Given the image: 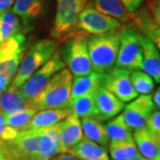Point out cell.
I'll list each match as a JSON object with an SVG mask.
<instances>
[{"label": "cell", "instance_id": "f546056e", "mask_svg": "<svg viewBox=\"0 0 160 160\" xmlns=\"http://www.w3.org/2000/svg\"><path fill=\"white\" fill-rule=\"evenodd\" d=\"M36 113L37 110L35 109H29L14 114L5 115L6 125L17 132L29 130L30 123Z\"/></svg>", "mask_w": 160, "mask_h": 160}, {"label": "cell", "instance_id": "7bdbcfd3", "mask_svg": "<svg viewBox=\"0 0 160 160\" xmlns=\"http://www.w3.org/2000/svg\"><path fill=\"white\" fill-rule=\"evenodd\" d=\"M152 160H160V151H159V153L157 155V156H156Z\"/></svg>", "mask_w": 160, "mask_h": 160}, {"label": "cell", "instance_id": "7402d4cb", "mask_svg": "<svg viewBox=\"0 0 160 160\" xmlns=\"http://www.w3.org/2000/svg\"><path fill=\"white\" fill-rule=\"evenodd\" d=\"M33 109L23 99L18 88L10 86L0 96V111L5 115H12L22 110Z\"/></svg>", "mask_w": 160, "mask_h": 160}, {"label": "cell", "instance_id": "9c48e42d", "mask_svg": "<svg viewBox=\"0 0 160 160\" xmlns=\"http://www.w3.org/2000/svg\"><path fill=\"white\" fill-rule=\"evenodd\" d=\"M25 43V36L18 32L0 46V74L12 80L24 56Z\"/></svg>", "mask_w": 160, "mask_h": 160}, {"label": "cell", "instance_id": "ab89813d", "mask_svg": "<svg viewBox=\"0 0 160 160\" xmlns=\"http://www.w3.org/2000/svg\"><path fill=\"white\" fill-rule=\"evenodd\" d=\"M149 6L150 11H160V0H149Z\"/></svg>", "mask_w": 160, "mask_h": 160}, {"label": "cell", "instance_id": "52a82bcc", "mask_svg": "<svg viewBox=\"0 0 160 160\" xmlns=\"http://www.w3.org/2000/svg\"><path fill=\"white\" fill-rule=\"evenodd\" d=\"M88 0H56V14L52 29L54 39H65L77 29L80 12Z\"/></svg>", "mask_w": 160, "mask_h": 160}, {"label": "cell", "instance_id": "7a4b0ae2", "mask_svg": "<svg viewBox=\"0 0 160 160\" xmlns=\"http://www.w3.org/2000/svg\"><path fill=\"white\" fill-rule=\"evenodd\" d=\"M73 75L67 68L61 69L52 78L47 86L30 106L37 111L48 109H67L69 102Z\"/></svg>", "mask_w": 160, "mask_h": 160}, {"label": "cell", "instance_id": "cb8c5ba5", "mask_svg": "<svg viewBox=\"0 0 160 160\" xmlns=\"http://www.w3.org/2000/svg\"><path fill=\"white\" fill-rule=\"evenodd\" d=\"M85 137L104 148L109 146V138L102 122L93 117L83 118L80 120Z\"/></svg>", "mask_w": 160, "mask_h": 160}, {"label": "cell", "instance_id": "8fae6325", "mask_svg": "<svg viewBox=\"0 0 160 160\" xmlns=\"http://www.w3.org/2000/svg\"><path fill=\"white\" fill-rule=\"evenodd\" d=\"M131 71L114 68L106 74H102L100 86L114 94L123 102H130L139 96L130 79Z\"/></svg>", "mask_w": 160, "mask_h": 160}, {"label": "cell", "instance_id": "d4e9b609", "mask_svg": "<svg viewBox=\"0 0 160 160\" xmlns=\"http://www.w3.org/2000/svg\"><path fill=\"white\" fill-rule=\"evenodd\" d=\"M92 6L98 12L114 18L121 23L132 21V16L120 0H92Z\"/></svg>", "mask_w": 160, "mask_h": 160}, {"label": "cell", "instance_id": "4fadbf2b", "mask_svg": "<svg viewBox=\"0 0 160 160\" xmlns=\"http://www.w3.org/2000/svg\"><path fill=\"white\" fill-rule=\"evenodd\" d=\"M58 125L59 154L68 153L69 149L84 138L81 122L79 118L71 113Z\"/></svg>", "mask_w": 160, "mask_h": 160}, {"label": "cell", "instance_id": "7c38bea8", "mask_svg": "<svg viewBox=\"0 0 160 160\" xmlns=\"http://www.w3.org/2000/svg\"><path fill=\"white\" fill-rule=\"evenodd\" d=\"M156 110L150 94L140 95L128 103L122 113L127 126L132 132L146 127L147 121Z\"/></svg>", "mask_w": 160, "mask_h": 160}, {"label": "cell", "instance_id": "60d3db41", "mask_svg": "<svg viewBox=\"0 0 160 160\" xmlns=\"http://www.w3.org/2000/svg\"><path fill=\"white\" fill-rule=\"evenodd\" d=\"M151 13V16L154 19L155 22L157 23L160 27V11H156V10H152L149 11Z\"/></svg>", "mask_w": 160, "mask_h": 160}, {"label": "cell", "instance_id": "44dd1931", "mask_svg": "<svg viewBox=\"0 0 160 160\" xmlns=\"http://www.w3.org/2000/svg\"><path fill=\"white\" fill-rule=\"evenodd\" d=\"M59 125L43 129L38 160H50L59 154Z\"/></svg>", "mask_w": 160, "mask_h": 160}, {"label": "cell", "instance_id": "5b68a950", "mask_svg": "<svg viewBox=\"0 0 160 160\" xmlns=\"http://www.w3.org/2000/svg\"><path fill=\"white\" fill-rule=\"evenodd\" d=\"M115 68L129 71L142 70V49L140 32L134 26L126 25L119 29V49Z\"/></svg>", "mask_w": 160, "mask_h": 160}, {"label": "cell", "instance_id": "d590c367", "mask_svg": "<svg viewBox=\"0 0 160 160\" xmlns=\"http://www.w3.org/2000/svg\"><path fill=\"white\" fill-rule=\"evenodd\" d=\"M0 160H13L6 144L0 145Z\"/></svg>", "mask_w": 160, "mask_h": 160}, {"label": "cell", "instance_id": "b9f144b4", "mask_svg": "<svg viewBox=\"0 0 160 160\" xmlns=\"http://www.w3.org/2000/svg\"><path fill=\"white\" fill-rule=\"evenodd\" d=\"M130 160H148V159H146L145 158H143L142 155H139V156H137L136 158H132V159H130Z\"/></svg>", "mask_w": 160, "mask_h": 160}, {"label": "cell", "instance_id": "3957f363", "mask_svg": "<svg viewBox=\"0 0 160 160\" xmlns=\"http://www.w3.org/2000/svg\"><path fill=\"white\" fill-rule=\"evenodd\" d=\"M83 31H74L67 37L62 52V59L74 77H83L92 71L87 48L88 37Z\"/></svg>", "mask_w": 160, "mask_h": 160}, {"label": "cell", "instance_id": "f35d334b", "mask_svg": "<svg viewBox=\"0 0 160 160\" xmlns=\"http://www.w3.org/2000/svg\"><path fill=\"white\" fill-rule=\"evenodd\" d=\"M152 100L155 104V107L160 109V86L158 87V89L155 92L154 95L152 96Z\"/></svg>", "mask_w": 160, "mask_h": 160}, {"label": "cell", "instance_id": "f1b7e54d", "mask_svg": "<svg viewBox=\"0 0 160 160\" xmlns=\"http://www.w3.org/2000/svg\"><path fill=\"white\" fill-rule=\"evenodd\" d=\"M19 17L9 9L0 15V46L5 43L12 36L19 32Z\"/></svg>", "mask_w": 160, "mask_h": 160}, {"label": "cell", "instance_id": "e575fe53", "mask_svg": "<svg viewBox=\"0 0 160 160\" xmlns=\"http://www.w3.org/2000/svg\"><path fill=\"white\" fill-rule=\"evenodd\" d=\"M12 80L5 75L0 74V96L7 90V88L10 86Z\"/></svg>", "mask_w": 160, "mask_h": 160}, {"label": "cell", "instance_id": "74e56055", "mask_svg": "<svg viewBox=\"0 0 160 160\" xmlns=\"http://www.w3.org/2000/svg\"><path fill=\"white\" fill-rule=\"evenodd\" d=\"M50 160H79L77 158L73 157L72 155L69 154V153H62V154H57L54 156Z\"/></svg>", "mask_w": 160, "mask_h": 160}, {"label": "cell", "instance_id": "83f0119b", "mask_svg": "<svg viewBox=\"0 0 160 160\" xmlns=\"http://www.w3.org/2000/svg\"><path fill=\"white\" fill-rule=\"evenodd\" d=\"M109 156L112 160H130L139 156L140 152L133 142H113L109 144Z\"/></svg>", "mask_w": 160, "mask_h": 160}, {"label": "cell", "instance_id": "9a60e30c", "mask_svg": "<svg viewBox=\"0 0 160 160\" xmlns=\"http://www.w3.org/2000/svg\"><path fill=\"white\" fill-rule=\"evenodd\" d=\"M134 27L144 37L149 38L160 53V27L155 22L150 12L147 8L140 9L132 15Z\"/></svg>", "mask_w": 160, "mask_h": 160}, {"label": "cell", "instance_id": "836d02e7", "mask_svg": "<svg viewBox=\"0 0 160 160\" xmlns=\"http://www.w3.org/2000/svg\"><path fill=\"white\" fill-rule=\"evenodd\" d=\"M130 15L136 13L142 6L144 0H120Z\"/></svg>", "mask_w": 160, "mask_h": 160}, {"label": "cell", "instance_id": "ba28073f", "mask_svg": "<svg viewBox=\"0 0 160 160\" xmlns=\"http://www.w3.org/2000/svg\"><path fill=\"white\" fill-rule=\"evenodd\" d=\"M121 28L120 22L98 12L91 5H87L80 12L77 24V29L94 36L119 30Z\"/></svg>", "mask_w": 160, "mask_h": 160}, {"label": "cell", "instance_id": "603a6c76", "mask_svg": "<svg viewBox=\"0 0 160 160\" xmlns=\"http://www.w3.org/2000/svg\"><path fill=\"white\" fill-rule=\"evenodd\" d=\"M96 90L88 92L81 97L77 98L73 101L69 102L67 109H70L72 114L76 115L78 118H87L93 117L95 118L98 114L97 106H96Z\"/></svg>", "mask_w": 160, "mask_h": 160}, {"label": "cell", "instance_id": "30bf717a", "mask_svg": "<svg viewBox=\"0 0 160 160\" xmlns=\"http://www.w3.org/2000/svg\"><path fill=\"white\" fill-rule=\"evenodd\" d=\"M43 129L19 132L16 137L6 143L13 160H38Z\"/></svg>", "mask_w": 160, "mask_h": 160}, {"label": "cell", "instance_id": "4dcf8cb0", "mask_svg": "<svg viewBox=\"0 0 160 160\" xmlns=\"http://www.w3.org/2000/svg\"><path fill=\"white\" fill-rule=\"evenodd\" d=\"M132 85L133 89L141 95L150 94L155 87V81L153 78L142 70L132 71L130 75Z\"/></svg>", "mask_w": 160, "mask_h": 160}, {"label": "cell", "instance_id": "ac0fdd59", "mask_svg": "<svg viewBox=\"0 0 160 160\" xmlns=\"http://www.w3.org/2000/svg\"><path fill=\"white\" fill-rule=\"evenodd\" d=\"M79 160H110L106 148L84 137L68 152Z\"/></svg>", "mask_w": 160, "mask_h": 160}, {"label": "cell", "instance_id": "e0dca14e", "mask_svg": "<svg viewBox=\"0 0 160 160\" xmlns=\"http://www.w3.org/2000/svg\"><path fill=\"white\" fill-rule=\"evenodd\" d=\"M132 138L140 154L146 159L152 160L160 151V138L146 127L133 132Z\"/></svg>", "mask_w": 160, "mask_h": 160}, {"label": "cell", "instance_id": "6da1fadb", "mask_svg": "<svg viewBox=\"0 0 160 160\" xmlns=\"http://www.w3.org/2000/svg\"><path fill=\"white\" fill-rule=\"evenodd\" d=\"M87 48L92 71L99 74L108 73L116 66L119 49V30L88 38Z\"/></svg>", "mask_w": 160, "mask_h": 160}, {"label": "cell", "instance_id": "4316f807", "mask_svg": "<svg viewBox=\"0 0 160 160\" xmlns=\"http://www.w3.org/2000/svg\"><path fill=\"white\" fill-rule=\"evenodd\" d=\"M104 127L109 141L133 142L132 131L127 126L122 114L116 116L110 121H109Z\"/></svg>", "mask_w": 160, "mask_h": 160}, {"label": "cell", "instance_id": "484cf974", "mask_svg": "<svg viewBox=\"0 0 160 160\" xmlns=\"http://www.w3.org/2000/svg\"><path fill=\"white\" fill-rule=\"evenodd\" d=\"M101 78L102 74L96 72H92L91 74L83 77H74L71 86L69 102L97 89L100 86Z\"/></svg>", "mask_w": 160, "mask_h": 160}, {"label": "cell", "instance_id": "d6986e66", "mask_svg": "<svg viewBox=\"0 0 160 160\" xmlns=\"http://www.w3.org/2000/svg\"><path fill=\"white\" fill-rule=\"evenodd\" d=\"M46 0H15L12 8L24 24L29 25L42 15L45 10Z\"/></svg>", "mask_w": 160, "mask_h": 160}, {"label": "cell", "instance_id": "2e32d148", "mask_svg": "<svg viewBox=\"0 0 160 160\" xmlns=\"http://www.w3.org/2000/svg\"><path fill=\"white\" fill-rule=\"evenodd\" d=\"M140 42L142 49V70L150 76L156 83L160 84V53L153 43L140 33Z\"/></svg>", "mask_w": 160, "mask_h": 160}, {"label": "cell", "instance_id": "8992f818", "mask_svg": "<svg viewBox=\"0 0 160 160\" xmlns=\"http://www.w3.org/2000/svg\"><path fill=\"white\" fill-rule=\"evenodd\" d=\"M65 68L61 54L55 52L52 58L40 69L35 71L22 86L18 88L21 96L29 103L34 101L47 86L52 78L58 71Z\"/></svg>", "mask_w": 160, "mask_h": 160}, {"label": "cell", "instance_id": "1f68e13d", "mask_svg": "<svg viewBox=\"0 0 160 160\" xmlns=\"http://www.w3.org/2000/svg\"><path fill=\"white\" fill-rule=\"evenodd\" d=\"M19 132L8 126L6 123V116L0 111V145L11 142L16 137Z\"/></svg>", "mask_w": 160, "mask_h": 160}, {"label": "cell", "instance_id": "d6a6232c", "mask_svg": "<svg viewBox=\"0 0 160 160\" xmlns=\"http://www.w3.org/2000/svg\"><path fill=\"white\" fill-rule=\"evenodd\" d=\"M146 128L160 138V109L155 110L150 115L146 124Z\"/></svg>", "mask_w": 160, "mask_h": 160}, {"label": "cell", "instance_id": "277c9868", "mask_svg": "<svg viewBox=\"0 0 160 160\" xmlns=\"http://www.w3.org/2000/svg\"><path fill=\"white\" fill-rule=\"evenodd\" d=\"M58 46L59 41L56 39H43L35 43L24 54L11 86L19 88L35 71L51 59Z\"/></svg>", "mask_w": 160, "mask_h": 160}, {"label": "cell", "instance_id": "8d00e7d4", "mask_svg": "<svg viewBox=\"0 0 160 160\" xmlns=\"http://www.w3.org/2000/svg\"><path fill=\"white\" fill-rule=\"evenodd\" d=\"M15 0H0V15L10 9Z\"/></svg>", "mask_w": 160, "mask_h": 160}, {"label": "cell", "instance_id": "5bb4252c", "mask_svg": "<svg viewBox=\"0 0 160 160\" xmlns=\"http://www.w3.org/2000/svg\"><path fill=\"white\" fill-rule=\"evenodd\" d=\"M95 100L98 109L95 118L100 121L113 118L125 108V103L102 86H99L96 90Z\"/></svg>", "mask_w": 160, "mask_h": 160}, {"label": "cell", "instance_id": "ffe728a7", "mask_svg": "<svg viewBox=\"0 0 160 160\" xmlns=\"http://www.w3.org/2000/svg\"><path fill=\"white\" fill-rule=\"evenodd\" d=\"M71 114L69 109H48L38 110L32 118L29 129H45L55 126Z\"/></svg>", "mask_w": 160, "mask_h": 160}]
</instances>
